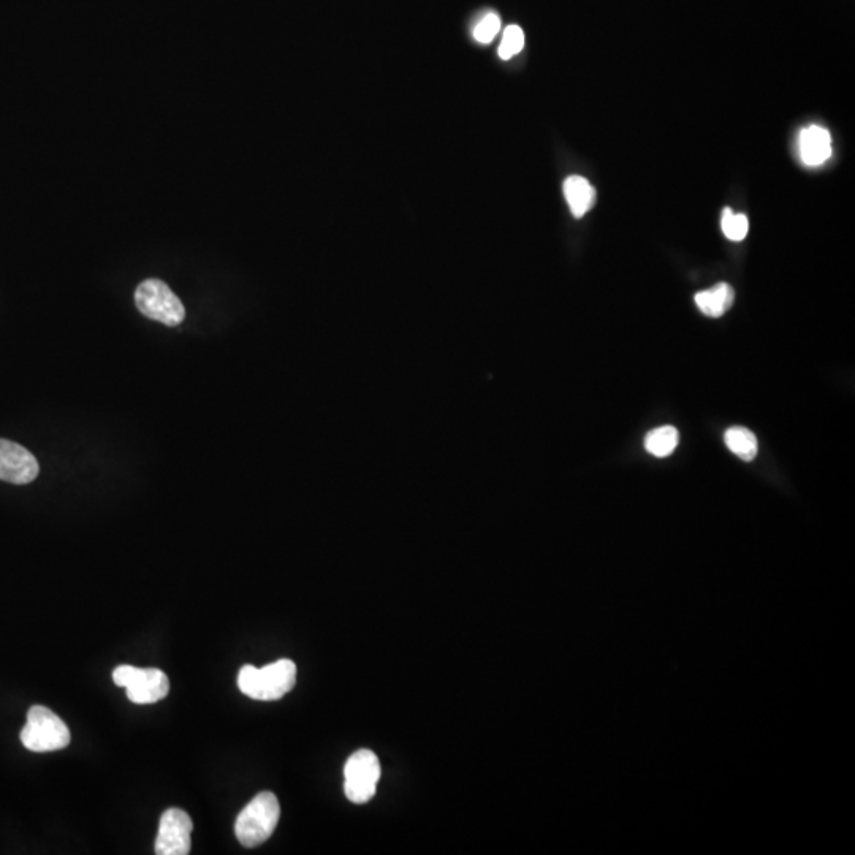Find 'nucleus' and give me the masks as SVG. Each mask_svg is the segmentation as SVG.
<instances>
[{
  "label": "nucleus",
  "mask_w": 855,
  "mask_h": 855,
  "mask_svg": "<svg viewBox=\"0 0 855 855\" xmlns=\"http://www.w3.org/2000/svg\"><path fill=\"white\" fill-rule=\"evenodd\" d=\"M297 683V665L290 659H279L273 664L257 669L244 665L238 673V688L244 696L254 700H279L289 694Z\"/></svg>",
  "instance_id": "obj_1"
},
{
  "label": "nucleus",
  "mask_w": 855,
  "mask_h": 855,
  "mask_svg": "<svg viewBox=\"0 0 855 855\" xmlns=\"http://www.w3.org/2000/svg\"><path fill=\"white\" fill-rule=\"evenodd\" d=\"M281 806L273 792H260L244 806L240 816L236 817V838L244 848H257L270 840L278 827Z\"/></svg>",
  "instance_id": "obj_2"
},
{
  "label": "nucleus",
  "mask_w": 855,
  "mask_h": 855,
  "mask_svg": "<svg viewBox=\"0 0 855 855\" xmlns=\"http://www.w3.org/2000/svg\"><path fill=\"white\" fill-rule=\"evenodd\" d=\"M72 741L70 729L50 708L35 705L27 713L21 730V743L32 753H53L67 748Z\"/></svg>",
  "instance_id": "obj_3"
},
{
  "label": "nucleus",
  "mask_w": 855,
  "mask_h": 855,
  "mask_svg": "<svg viewBox=\"0 0 855 855\" xmlns=\"http://www.w3.org/2000/svg\"><path fill=\"white\" fill-rule=\"evenodd\" d=\"M135 303L143 316L164 323L167 327H178L186 319L183 301L159 279L141 282L135 292Z\"/></svg>",
  "instance_id": "obj_4"
},
{
  "label": "nucleus",
  "mask_w": 855,
  "mask_h": 855,
  "mask_svg": "<svg viewBox=\"0 0 855 855\" xmlns=\"http://www.w3.org/2000/svg\"><path fill=\"white\" fill-rule=\"evenodd\" d=\"M113 681L119 688L127 689L130 702L151 705L167 697L170 680L162 670L138 669L133 665H119L113 672Z\"/></svg>",
  "instance_id": "obj_5"
},
{
  "label": "nucleus",
  "mask_w": 855,
  "mask_h": 855,
  "mask_svg": "<svg viewBox=\"0 0 855 855\" xmlns=\"http://www.w3.org/2000/svg\"><path fill=\"white\" fill-rule=\"evenodd\" d=\"M344 792L349 802L365 805L376 794L380 779V764L376 754L360 749L347 759L344 767Z\"/></svg>",
  "instance_id": "obj_6"
},
{
  "label": "nucleus",
  "mask_w": 855,
  "mask_h": 855,
  "mask_svg": "<svg viewBox=\"0 0 855 855\" xmlns=\"http://www.w3.org/2000/svg\"><path fill=\"white\" fill-rule=\"evenodd\" d=\"M194 824L186 811L170 808L160 817L156 838L157 855H187L192 846Z\"/></svg>",
  "instance_id": "obj_7"
},
{
  "label": "nucleus",
  "mask_w": 855,
  "mask_h": 855,
  "mask_svg": "<svg viewBox=\"0 0 855 855\" xmlns=\"http://www.w3.org/2000/svg\"><path fill=\"white\" fill-rule=\"evenodd\" d=\"M40 466L37 458L23 445L0 439V480L26 485L37 479Z\"/></svg>",
  "instance_id": "obj_8"
},
{
  "label": "nucleus",
  "mask_w": 855,
  "mask_h": 855,
  "mask_svg": "<svg viewBox=\"0 0 855 855\" xmlns=\"http://www.w3.org/2000/svg\"><path fill=\"white\" fill-rule=\"evenodd\" d=\"M798 151L803 164L808 167L825 164L832 156V137L829 130L821 126L803 129L798 137Z\"/></svg>",
  "instance_id": "obj_9"
},
{
  "label": "nucleus",
  "mask_w": 855,
  "mask_h": 855,
  "mask_svg": "<svg viewBox=\"0 0 855 855\" xmlns=\"http://www.w3.org/2000/svg\"><path fill=\"white\" fill-rule=\"evenodd\" d=\"M564 197H566L570 213L574 214V217H577V219H580L596 203V190L591 186L588 179L583 178V176H569L564 181Z\"/></svg>",
  "instance_id": "obj_10"
},
{
  "label": "nucleus",
  "mask_w": 855,
  "mask_h": 855,
  "mask_svg": "<svg viewBox=\"0 0 855 855\" xmlns=\"http://www.w3.org/2000/svg\"><path fill=\"white\" fill-rule=\"evenodd\" d=\"M694 300H696L697 308L705 316L718 319V317L724 316L732 308V304L735 301V292L729 284L721 282V284H716L711 289L697 293Z\"/></svg>",
  "instance_id": "obj_11"
},
{
  "label": "nucleus",
  "mask_w": 855,
  "mask_h": 855,
  "mask_svg": "<svg viewBox=\"0 0 855 855\" xmlns=\"http://www.w3.org/2000/svg\"><path fill=\"white\" fill-rule=\"evenodd\" d=\"M726 445L729 447L730 452L737 455L738 458H741L743 461H753L757 456V437L753 431H749L748 428H741V426H734V428H729L726 431Z\"/></svg>",
  "instance_id": "obj_12"
},
{
  "label": "nucleus",
  "mask_w": 855,
  "mask_h": 855,
  "mask_svg": "<svg viewBox=\"0 0 855 855\" xmlns=\"http://www.w3.org/2000/svg\"><path fill=\"white\" fill-rule=\"evenodd\" d=\"M677 445L678 431L673 426H661V428L650 431L645 437V449L658 458L672 455L673 450L677 449Z\"/></svg>",
  "instance_id": "obj_13"
},
{
  "label": "nucleus",
  "mask_w": 855,
  "mask_h": 855,
  "mask_svg": "<svg viewBox=\"0 0 855 855\" xmlns=\"http://www.w3.org/2000/svg\"><path fill=\"white\" fill-rule=\"evenodd\" d=\"M721 228L727 240L743 241L749 232V221L745 214L734 213L732 209L726 208L722 211Z\"/></svg>",
  "instance_id": "obj_14"
},
{
  "label": "nucleus",
  "mask_w": 855,
  "mask_h": 855,
  "mask_svg": "<svg viewBox=\"0 0 855 855\" xmlns=\"http://www.w3.org/2000/svg\"><path fill=\"white\" fill-rule=\"evenodd\" d=\"M523 48H525V34L521 31V27H506V31L502 35L501 45H499V57L504 61H509L513 56L521 53Z\"/></svg>",
  "instance_id": "obj_15"
},
{
  "label": "nucleus",
  "mask_w": 855,
  "mask_h": 855,
  "mask_svg": "<svg viewBox=\"0 0 855 855\" xmlns=\"http://www.w3.org/2000/svg\"><path fill=\"white\" fill-rule=\"evenodd\" d=\"M501 31V18L496 13L490 12L480 19L479 23L474 27V38L482 45H488L493 42L496 35Z\"/></svg>",
  "instance_id": "obj_16"
}]
</instances>
